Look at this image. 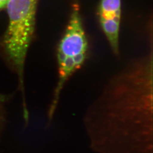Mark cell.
<instances>
[{"label": "cell", "mask_w": 153, "mask_h": 153, "mask_svg": "<svg viewBox=\"0 0 153 153\" xmlns=\"http://www.w3.org/2000/svg\"><path fill=\"white\" fill-rule=\"evenodd\" d=\"M39 0H8L5 6L8 25L3 39L5 53L18 76L23 108H26L25 66L33 38Z\"/></svg>", "instance_id": "6da1fadb"}, {"label": "cell", "mask_w": 153, "mask_h": 153, "mask_svg": "<svg viewBox=\"0 0 153 153\" xmlns=\"http://www.w3.org/2000/svg\"><path fill=\"white\" fill-rule=\"evenodd\" d=\"M89 50L88 36L82 21L80 7L76 2L66 27L57 49L58 81L49 105V121L55 114L66 83L76 71L79 70L86 60Z\"/></svg>", "instance_id": "7a4b0ae2"}, {"label": "cell", "mask_w": 153, "mask_h": 153, "mask_svg": "<svg viewBox=\"0 0 153 153\" xmlns=\"http://www.w3.org/2000/svg\"><path fill=\"white\" fill-rule=\"evenodd\" d=\"M98 17L100 28L113 53H120V30L121 21V0H100Z\"/></svg>", "instance_id": "3957f363"}, {"label": "cell", "mask_w": 153, "mask_h": 153, "mask_svg": "<svg viewBox=\"0 0 153 153\" xmlns=\"http://www.w3.org/2000/svg\"><path fill=\"white\" fill-rule=\"evenodd\" d=\"M8 0H0V10L5 9Z\"/></svg>", "instance_id": "277c9868"}, {"label": "cell", "mask_w": 153, "mask_h": 153, "mask_svg": "<svg viewBox=\"0 0 153 153\" xmlns=\"http://www.w3.org/2000/svg\"><path fill=\"white\" fill-rule=\"evenodd\" d=\"M6 97L2 95H0V115H1V108L3 103L5 101Z\"/></svg>", "instance_id": "5b68a950"}]
</instances>
